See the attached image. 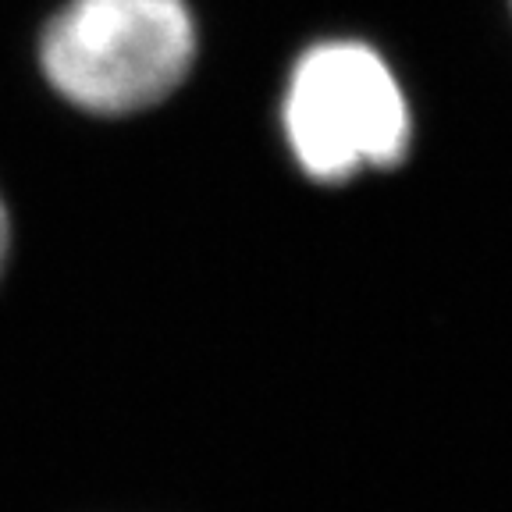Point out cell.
I'll return each mask as SVG.
<instances>
[{
    "label": "cell",
    "instance_id": "obj_2",
    "mask_svg": "<svg viewBox=\"0 0 512 512\" xmlns=\"http://www.w3.org/2000/svg\"><path fill=\"white\" fill-rule=\"evenodd\" d=\"M285 132L306 175L342 182L406 157L409 104L392 68L367 43H317L288 79Z\"/></svg>",
    "mask_w": 512,
    "mask_h": 512
},
{
    "label": "cell",
    "instance_id": "obj_3",
    "mask_svg": "<svg viewBox=\"0 0 512 512\" xmlns=\"http://www.w3.org/2000/svg\"><path fill=\"white\" fill-rule=\"evenodd\" d=\"M8 210H4V200H0V267H4V256H8Z\"/></svg>",
    "mask_w": 512,
    "mask_h": 512
},
{
    "label": "cell",
    "instance_id": "obj_1",
    "mask_svg": "<svg viewBox=\"0 0 512 512\" xmlns=\"http://www.w3.org/2000/svg\"><path fill=\"white\" fill-rule=\"evenodd\" d=\"M196 22L185 0H68L40 43L47 82L93 114L160 104L189 75Z\"/></svg>",
    "mask_w": 512,
    "mask_h": 512
}]
</instances>
